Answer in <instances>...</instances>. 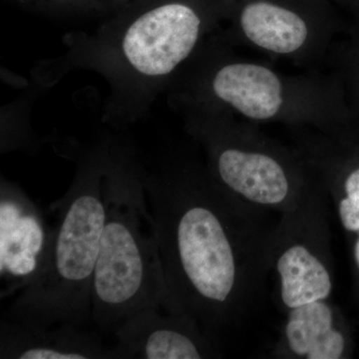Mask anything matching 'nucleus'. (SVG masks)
I'll return each instance as SVG.
<instances>
[{
    "label": "nucleus",
    "mask_w": 359,
    "mask_h": 359,
    "mask_svg": "<svg viewBox=\"0 0 359 359\" xmlns=\"http://www.w3.org/2000/svg\"><path fill=\"white\" fill-rule=\"evenodd\" d=\"M231 7V0H134L93 34L72 40L54 69L95 71L110 89L106 118L136 121L219 32Z\"/></svg>",
    "instance_id": "f257e3e1"
},
{
    "label": "nucleus",
    "mask_w": 359,
    "mask_h": 359,
    "mask_svg": "<svg viewBox=\"0 0 359 359\" xmlns=\"http://www.w3.org/2000/svg\"><path fill=\"white\" fill-rule=\"evenodd\" d=\"M108 138L74 154V178L51 205L55 226L32 275L20 283L4 318L35 327L91 321V290L107 216Z\"/></svg>",
    "instance_id": "f03ea898"
},
{
    "label": "nucleus",
    "mask_w": 359,
    "mask_h": 359,
    "mask_svg": "<svg viewBox=\"0 0 359 359\" xmlns=\"http://www.w3.org/2000/svg\"><path fill=\"white\" fill-rule=\"evenodd\" d=\"M339 82L323 71L290 74L237 52L212 34L169 88V102L200 104L250 123L334 130L344 120Z\"/></svg>",
    "instance_id": "7ed1b4c3"
},
{
    "label": "nucleus",
    "mask_w": 359,
    "mask_h": 359,
    "mask_svg": "<svg viewBox=\"0 0 359 359\" xmlns=\"http://www.w3.org/2000/svg\"><path fill=\"white\" fill-rule=\"evenodd\" d=\"M107 216L91 290V321L114 332L129 316L166 306L159 245L139 172L138 152L108 138Z\"/></svg>",
    "instance_id": "20e7f679"
},
{
    "label": "nucleus",
    "mask_w": 359,
    "mask_h": 359,
    "mask_svg": "<svg viewBox=\"0 0 359 359\" xmlns=\"http://www.w3.org/2000/svg\"><path fill=\"white\" fill-rule=\"evenodd\" d=\"M168 290L165 309L181 313L188 306L222 304L236 282V261L216 210L191 199L186 166L171 156L150 163L138 157Z\"/></svg>",
    "instance_id": "39448f33"
},
{
    "label": "nucleus",
    "mask_w": 359,
    "mask_h": 359,
    "mask_svg": "<svg viewBox=\"0 0 359 359\" xmlns=\"http://www.w3.org/2000/svg\"><path fill=\"white\" fill-rule=\"evenodd\" d=\"M1 359H112L97 334L71 323L35 327L7 320L0 325Z\"/></svg>",
    "instance_id": "423d86ee"
},
{
    "label": "nucleus",
    "mask_w": 359,
    "mask_h": 359,
    "mask_svg": "<svg viewBox=\"0 0 359 359\" xmlns=\"http://www.w3.org/2000/svg\"><path fill=\"white\" fill-rule=\"evenodd\" d=\"M178 313L163 316L147 309L129 316L114 332L112 359H200L197 339L182 327Z\"/></svg>",
    "instance_id": "0eeeda50"
},
{
    "label": "nucleus",
    "mask_w": 359,
    "mask_h": 359,
    "mask_svg": "<svg viewBox=\"0 0 359 359\" xmlns=\"http://www.w3.org/2000/svg\"><path fill=\"white\" fill-rule=\"evenodd\" d=\"M282 278V297L285 306L299 308L327 299L332 280L325 266L304 245L285 250L278 262Z\"/></svg>",
    "instance_id": "6e6552de"
},
{
    "label": "nucleus",
    "mask_w": 359,
    "mask_h": 359,
    "mask_svg": "<svg viewBox=\"0 0 359 359\" xmlns=\"http://www.w3.org/2000/svg\"><path fill=\"white\" fill-rule=\"evenodd\" d=\"M11 214L14 219L1 214V275L9 269L14 276H20L16 289L36 268L48 233H44L35 215L21 212V218H16V212Z\"/></svg>",
    "instance_id": "1a4fd4ad"
},
{
    "label": "nucleus",
    "mask_w": 359,
    "mask_h": 359,
    "mask_svg": "<svg viewBox=\"0 0 359 359\" xmlns=\"http://www.w3.org/2000/svg\"><path fill=\"white\" fill-rule=\"evenodd\" d=\"M332 313L325 302L318 301L292 309L287 323V340L297 355H308L309 348L332 330Z\"/></svg>",
    "instance_id": "9d476101"
},
{
    "label": "nucleus",
    "mask_w": 359,
    "mask_h": 359,
    "mask_svg": "<svg viewBox=\"0 0 359 359\" xmlns=\"http://www.w3.org/2000/svg\"><path fill=\"white\" fill-rule=\"evenodd\" d=\"M18 6L51 15H77L93 13L88 0H11Z\"/></svg>",
    "instance_id": "9b49d317"
},
{
    "label": "nucleus",
    "mask_w": 359,
    "mask_h": 359,
    "mask_svg": "<svg viewBox=\"0 0 359 359\" xmlns=\"http://www.w3.org/2000/svg\"><path fill=\"white\" fill-rule=\"evenodd\" d=\"M346 347L344 335L332 328L309 348V359H339Z\"/></svg>",
    "instance_id": "f8f14e48"
},
{
    "label": "nucleus",
    "mask_w": 359,
    "mask_h": 359,
    "mask_svg": "<svg viewBox=\"0 0 359 359\" xmlns=\"http://www.w3.org/2000/svg\"><path fill=\"white\" fill-rule=\"evenodd\" d=\"M93 13L112 15L129 6L134 0H88Z\"/></svg>",
    "instance_id": "ddd939ff"
}]
</instances>
